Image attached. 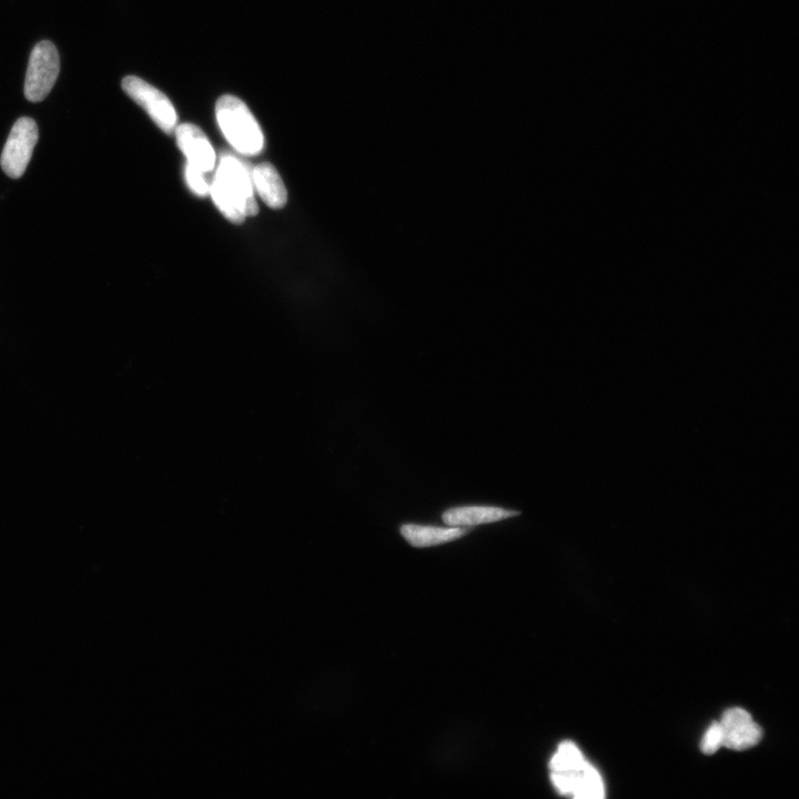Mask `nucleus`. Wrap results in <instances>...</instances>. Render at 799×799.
<instances>
[{
	"instance_id": "1",
	"label": "nucleus",
	"mask_w": 799,
	"mask_h": 799,
	"mask_svg": "<svg viewBox=\"0 0 799 799\" xmlns=\"http://www.w3.org/2000/svg\"><path fill=\"white\" fill-rule=\"evenodd\" d=\"M209 194L221 214L234 224L241 225L247 217L258 214L259 208L249 170L235 156L221 157Z\"/></svg>"
},
{
	"instance_id": "2",
	"label": "nucleus",
	"mask_w": 799,
	"mask_h": 799,
	"mask_svg": "<svg viewBox=\"0 0 799 799\" xmlns=\"http://www.w3.org/2000/svg\"><path fill=\"white\" fill-rule=\"evenodd\" d=\"M222 134L239 154L257 156L265 148L264 133L250 109L235 96H222L216 106Z\"/></svg>"
},
{
	"instance_id": "3",
	"label": "nucleus",
	"mask_w": 799,
	"mask_h": 799,
	"mask_svg": "<svg viewBox=\"0 0 799 799\" xmlns=\"http://www.w3.org/2000/svg\"><path fill=\"white\" fill-rule=\"evenodd\" d=\"M60 72V59L53 43L40 42L30 54L25 96L32 103L43 101L52 91Z\"/></svg>"
},
{
	"instance_id": "4",
	"label": "nucleus",
	"mask_w": 799,
	"mask_h": 799,
	"mask_svg": "<svg viewBox=\"0 0 799 799\" xmlns=\"http://www.w3.org/2000/svg\"><path fill=\"white\" fill-rule=\"evenodd\" d=\"M37 141L36 121L28 117L18 119L10 131L0 158V164L8 177L13 179L23 177L33 157Z\"/></svg>"
},
{
	"instance_id": "5",
	"label": "nucleus",
	"mask_w": 799,
	"mask_h": 799,
	"mask_svg": "<svg viewBox=\"0 0 799 799\" xmlns=\"http://www.w3.org/2000/svg\"><path fill=\"white\" fill-rule=\"evenodd\" d=\"M123 89L131 99L146 110L161 130L168 135L174 133L178 116L173 103L165 94L136 76L124 78Z\"/></svg>"
},
{
	"instance_id": "6",
	"label": "nucleus",
	"mask_w": 799,
	"mask_h": 799,
	"mask_svg": "<svg viewBox=\"0 0 799 799\" xmlns=\"http://www.w3.org/2000/svg\"><path fill=\"white\" fill-rule=\"evenodd\" d=\"M718 723L722 728L723 746L730 750H750L763 738L761 726L754 722L750 713L738 707L727 710Z\"/></svg>"
},
{
	"instance_id": "7",
	"label": "nucleus",
	"mask_w": 799,
	"mask_h": 799,
	"mask_svg": "<svg viewBox=\"0 0 799 799\" xmlns=\"http://www.w3.org/2000/svg\"><path fill=\"white\" fill-rule=\"evenodd\" d=\"M178 147L184 153L188 164L202 171L211 173L216 167V153L209 139L196 125L184 124L178 127Z\"/></svg>"
},
{
	"instance_id": "8",
	"label": "nucleus",
	"mask_w": 799,
	"mask_h": 799,
	"mask_svg": "<svg viewBox=\"0 0 799 799\" xmlns=\"http://www.w3.org/2000/svg\"><path fill=\"white\" fill-rule=\"evenodd\" d=\"M252 185L265 204L271 209H281L287 205L288 192L278 170L271 164L257 166L251 175Z\"/></svg>"
},
{
	"instance_id": "9",
	"label": "nucleus",
	"mask_w": 799,
	"mask_h": 799,
	"mask_svg": "<svg viewBox=\"0 0 799 799\" xmlns=\"http://www.w3.org/2000/svg\"><path fill=\"white\" fill-rule=\"evenodd\" d=\"M519 514L517 511L494 507H461L445 511L442 520L450 527H472L518 517Z\"/></svg>"
},
{
	"instance_id": "10",
	"label": "nucleus",
	"mask_w": 799,
	"mask_h": 799,
	"mask_svg": "<svg viewBox=\"0 0 799 799\" xmlns=\"http://www.w3.org/2000/svg\"><path fill=\"white\" fill-rule=\"evenodd\" d=\"M468 529L453 527L449 529L424 527V525L406 524L401 528V534L414 548H430L451 541L461 539L467 535Z\"/></svg>"
},
{
	"instance_id": "11",
	"label": "nucleus",
	"mask_w": 799,
	"mask_h": 799,
	"mask_svg": "<svg viewBox=\"0 0 799 799\" xmlns=\"http://www.w3.org/2000/svg\"><path fill=\"white\" fill-rule=\"evenodd\" d=\"M586 764L588 762L584 760L579 748L571 742H564L553 756L550 767L552 773H568L581 771Z\"/></svg>"
},
{
	"instance_id": "12",
	"label": "nucleus",
	"mask_w": 799,
	"mask_h": 799,
	"mask_svg": "<svg viewBox=\"0 0 799 799\" xmlns=\"http://www.w3.org/2000/svg\"><path fill=\"white\" fill-rule=\"evenodd\" d=\"M605 796L602 777L591 764H586L583 770L582 782L576 798L601 799Z\"/></svg>"
},
{
	"instance_id": "13",
	"label": "nucleus",
	"mask_w": 799,
	"mask_h": 799,
	"mask_svg": "<svg viewBox=\"0 0 799 799\" xmlns=\"http://www.w3.org/2000/svg\"><path fill=\"white\" fill-rule=\"evenodd\" d=\"M185 176L189 188L195 195L199 197H206L209 195L210 186L205 178V173H202V171L188 164L186 166Z\"/></svg>"
},
{
	"instance_id": "14",
	"label": "nucleus",
	"mask_w": 799,
	"mask_h": 799,
	"mask_svg": "<svg viewBox=\"0 0 799 799\" xmlns=\"http://www.w3.org/2000/svg\"><path fill=\"white\" fill-rule=\"evenodd\" d=\"M723 746V733L720 723H713L705 733L701 750L706 755H713Z\"/></svg>"
}]
</instances>
